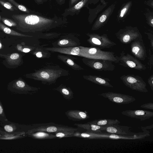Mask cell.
Masks as SVG:
<instances>
[{
	"instance_id": "1",
	"label": "cell",
	"mask_w": 153,
	"mask_h": 153,
	"mask_svg": "<svg viewBox=\"0 0 153 153\" xmlns=\"http://www.w3.org/2000/svg\"><path fill=\"white\" fill-rule=\"evenodd\" d=\"M12 17L19 27L34 32L49 30L68 22L65 17L55 15L54 17L50 18L43 16L39 13L14 14Z\"/></svg>"
},
{
	"instance_id": "2",
	"label": "cell",
	"mask_w": 153,
	"mask_h": 153,
	"mask_svg": "<svg viewBox=\"0 0 153 153\" xmlns=\"http://www.w3.org/2000/svg\"><path fill=\"white\" fill-rule=\"evenodd\" d=\"M80 56L86 58L109 60L116 63L119 62V56L112 52L103 51L96 48L79 47Z\"/></svg>"
},
{
	"instance_id": "3",
	"label": "cell",
	"mask_w": 153,
	"mask_h": 153,
	"mask_svg": "<svg viewBox=\"0 0 153 153\" xmlns=\"http://www.w3.org/2000/svg\"><path fill=\"white\" fill-rule=\"evenodd\" d=\"M120 79L126 86L132 90L142 92H148L146 83L139 76L134 74L124 75L120 76Z\"/></svg>"
},
{
	"instance_id": "4",
	"label": "cell",
	"mask_w": 153,
	"mask_h": 153,
	"mask_svg": "<svg viewBox=\"0 0 153 153\" xmlns=\"http://www.w3.org/2000/svg\"><path fill=\"white\" fill-rule=\"evenodd\" d=\"M118 63L125 67L130 68L139 71H145L146 66L135 57L123 51L119 56Z\"/></svg>"
},
{
	"instance_id": "5",
	"label": "cell",
	"mask_w": 153,
	"mask_h": 153,
	"mask_svg": "<svg viewBox=\"0 0 153 153\" xmlns=\"http://www.w3.org/2000/svg\"><path fill=\"white\" fill-rule=\"evenodd\" d=\"M98 95L108 99L113 103L119 104H129L136 100L135 98L132 96L112 92L102 93Z\"/></svg>"
},
{
	"instance_id": "6",
	"label": "cell",
	"mask_w": 153,
	"mask_h": 153,
	"mask_svg": "<svg viewBox=\"0 0 153 153\" xmlns=\"http://www.w3.org/2000/svg\"><path fill=\"white\" fill-rule=\"evenodd\" d=\"M85 64L91 68L97 71H113L115 66L113 62L109 60L87 58Z\"/></svg>"
},
{
	"instance_id": "7",
	"label": "cell",
	"mask_w": 153,
	"mask_h": 153,
	"mask_svg": "<svg viewBox=\"0 0 153 153\" xmlns=\"http://www.w3.org/2000/svg\"><path fill=\"white\" fill-rule=\"evenodd\" d=\"M89 41L93 46L102 49L109 48L116 45V43L112 41L107 36L92 34L89 35Z\"/></svg>"
},
{
	"instance_id": "8",
	"label": "cell",
	"mask_w": 153,
	"mask_h": 153,
	"mask_svg": "<svg viewBox=\"0 0 153 153\" xmlns=\"http://www.w3.org/2000/svg\"><path fill=\"white\" fill-rule=\"evenodd\" d=\"M41 126L35 129L34 131H44L52 133L59 131L76 132L78 131V128L65 126L61 125L50 123Z\"/></svg>"
},
{
	"instance_id": "9",
	"label": "cell",
	"mask_w": 153,
	"mask_h": 153,
	"mask_svg": "<svg viewBox=\"0 0 153 153\" xmlns=\"http://www.w3.org/2000/svg\"><path fill=\"white\" fill-rule=\"evenodd\" d=\"M130 48L131 53L136 58L142 61L145 59L147 52L143 39L131 42Z\"/></svg>"
},
{
	"instance_id": "10",
	"label": "cell",
	"mask_w": 153,
	"mask_h": 153,
	"mask_svg": "<svg viewBox=\"0 0 153 153\" xmlns=\"http://www.w3.org/2000/svg\"><path fill=\"white\" fill-rule=\"evenodd\" d=\"M121 114L128 117L137 119L143 121L153 117V112L149 111L141 110H126L121 112Z\"/></svg>"
},
{
	"instance_id": "11",
	"label": "cell",
	"mask_w": 153,
	"mask_h": 153,
	"mask_svg": "<svg viewBox=\"0 0 153 153\" xmlns=\"http://www.w3.org/2000/svg\"><path fill=\"white\" fill-rule=\"evenodd\" d=\"M101 131L109 133L118 135H126L130 133L128 126H121L118 124L107 127H102Z\"/></svg>"
},
{
	"instance_id": "12",
	"label": "cell",
	"mask_w": 153,
	"mask_h": 153,
	"mask_svg": "<svg viewBox=\"0 0 153 153\" xmlns=\"http://www.w3.org/2000/svg\"><path fill=\"white\" fill-rule=\"evenodd\" d=\"M117 37L121 43L125 44L142 39L141 35L136 32H124L117 35Z\"/></svg>"
},
{
	"instance_id": "13",
	"label": "cell",
	"mask_w": 153,
	"mask_h": 153,
	"mask_svg": "<svg viewBox=\"0 0 153 153\" xmlns=\"http://www.w3.org/2000/svg\"><path fill=\"white\" fill-rule=\"evenodd\" d=\"M89 81L105 87L113 88V86L109 82L111 80L109 78L97 75H88L84 76Z\"/></svg>"
},
{
	"instance_id": "14",
	"label": "cell",
	"mask_w": 153,
	"mask_h": 153,
	"mask_svg": "<svg viewBox=\"0 0 153 153\" xmlns=\"http://www.w3.org/2000/svg\"><path fill=\"white\" fill-rule=\"evenodd\" d=\"M68 118L74 121H80L87 119L89 116L87 112L77 110H70L65 113Z\"/></svg>"
},
{
	"instance_id": "15",
	"label": "cell",
	"mask_w": 153,
	"mask_h": 153,
	"mask_svg": "<svg viewBox=\"0 0 153 153\" xmlns=\"http://www.w3.org/2000/svg\"><path fill=\"white\" fill-rule=\"evenodd\" d=\"M46 50L54 52H57L64 54L80 56V49L78 47L67 48H49Z\"/></svg>"
},
{
	"instance_id": "16",
	"label": "cell",
	"mask_w": 153,
	"mask_h": 153,
	"mask_svg": "<svg viewBox=\"0 0 153 153\" xmlns=\"http://www.w3.org/2000/svg\"><path fill=\"white\" fill-rule=\"evenodd\" d=\"M88 123L105 127L119 124L120 122L117 119H100L95 120Z\"/></svg>"
},
{
	"instance_id": "17",
	"label": "cell",
	"mask_w": 153,
	"mask_h": 153,
	"mask_svg": "<svg viewBox=\"0 0 153 153\" xmlns=\"http://www.w3.org/2000/svg\"><path fill=\"white\" fill-rule=\"evenodd\" d=\"M74 125L87 130L86 131L88 132L96 133H102L101 130L102 127L98 125L88 123L83 124L76 123Z\"/></svg>"
},
{
	"instance_id": "18",
	"label": "cell",
	"mask_w": 153,
	"mask_h": 153,
	"mask_svg": "<svg viewBox=\"0 0 153 153\" xmlns=\"http://www.w3.org/2000/svg\"><path fill=\"white\" fill-rule=\"evenodd\" d=\"M34 138L38 139H53L56 138L54 134L44 131H37L32 134Z\"/></svg>"
},
{
	"instance_id": "19",
	"label": "cell",
	"mask_w": 153,
	"mask_h": 153,
	"mask_svg": "<svg viewBox=\"0 0 153 153\" xmlns=\"http://www.w3.org/2000/svg\"><path fill=\"white\" fill-rule=\"evenodd\" d=\"M57 90L61 93L64 98L67 100H70L74 97L73 93L67 88H63Z\"/></svg>"
},
{
	"instance_id": "20",
	"label": "cell",
	"mask_w": 153,
	"mask_h": 153,
	"mask_svg": "<svg viewBox=\"0 0 153 153\" xmlns=\"http://www.w3.org/2000/svg\"><path fill=\"white\" fill-rule=\"evenodd\" d=\"M74 132L71 131H59L55 133L54 134L56 138H62L73 137Z\"/></svg>"
},
{
	"instance_id": "21",
	"label": "cell",
	"mask_w": 153,
	"mask_h": 153,
	"mask_svg": "<svg viewBox=\"0 0 153 153\" xmlns=\"http://www.w3.org/2000/svg\"><path fill=\"white\" fill-rule=\"evenodd\" d=\"M19 10L27 13H31L30 11L25 6L19 4L15 1L14 0H8Z\"/></svg>"
},
{
	"instance_id": "22",
	"label": "cell",
	"mask_w": 153,
	"mask_h": 153,
	"mask_svg": "<svg viewBox=\"0 0 153 153\" xmlns=\"http://www.w3.org/2000/svg\"><path fill=\"white\" fill-rule=\"evenodd\" d=\"M1 20L6 25L10 27L17 26L16 23L10 19L3 17L1 18Z\"/></svg>"
},
{
	"instance_id": "23",
	"label": "cell",
	"mask_w": 153,
	"mask_h": 153,
	"mask_svg": "<svg viewBox=\"0 0 153 153\" xmlns=\"http://www.w3.org/2000/svg\"><path fill=\"white\" fill-rule=\"evenodd\" d=\"M51 74L46 71H43L40 72L38 74V76L44 79H47L50 77Z\"/></svg>"
},
{
	"instance_id": "24",
	"label": "cell",
	"mask_w": 153,
	"mask_h": 153,
	"mask_svg": "<svg viewBox=\"0 0 153 153\" xmlns=\"http://www.w3.org/2000/svg\"><path fill=\"white\" fill-rule=\"evenodd\" d=\"M0 4L5 8L11 11H13L16 9L14 8L11 4L8 2H4L0 0Z\"/></svg>"
},
{
	"instance_id": "25",
	"label": "cell",
	"mask_w": 153,
	"mask_h": 153,
	"mask_svg": "<svg viewBox=\"0 0 153 153\" xmlns=\"http://www.w3.org/2000/svg\"><path fill=\"white\" fill-rule=\"evenodd\" d=\"M141 108L146 109L153 110V103L152 102L147 103L141 105Z\"/></svg>"
},
{
	"instance_id": "26",
	"label": "cell",
	"mask_w": 153,
	"mask_h": 153,
	"mask_svg": "<svg viewBox=\"0 0 153 153\" xmlns=\"http://www.w3.org/2000/svg\"><path fill=\"white\" fill-rule=\"evenodd\" d=\"M149 66L150 70H151L153 66V54L149 52Z\"/></svg>"
},
{
	"instance_id": "27",
	"label": "cell",
	"mask_w": 153,
	"mask_h": 153,
	"mask_svg": "<svg viewBox=\"0 0 153 153\" xmlns=\"http://www.w3.org/2000/svg\"><path fill=\"white\" fill-rule=\"evenodd\" d=\"M65 62L69 65L72 66L74 68H78V66H77V65H76V64H75L74 62L71 59H70L68 58L67 59Z\"/></svg>"
},
{
	"instance_id": "28",
	"label": "cell",
	"mask_w": 153,
	"mask_h": 153,
	"mask_svg": "<svg viewBox=\"0 0 153 153\" xmlns=\"http://www.w3.org/2000/svg\"><path fill=\"white\" fill-rule=\"evenodd\" d=\"M148 82L149 85L151 89L153 91V75H152L148 79Z\"/></svg>"
},
{
	"instance_id": "29",
	"label": "cell",
	"mask_w": 153,
	"mask_h": 153,
	"mask_svg": "<svg viewBox=\"0 0 153 153\" xmlns=\"http://www.w3.org/2000/svg\"><path fill=\"white\" fill-rule=\"evenodd\" d=\"M81 0H69L68 8L72 7Z\"/></svg>"
},
{
	"instance_id": "30",
	"label": "cell",
	"mask_w": 153,
	"mask_h": 153,
	"mask_svg": "<svg viewBox=\"0 0 153 153\" xmlns=\"http://www.w3.org/2000/svg\"><path fill=\"white\" fill-rule=\"evenodd\" d=\"M5 130L8 132H11L13 131V129L12 127L9 126L7 125L4 126Z\"/></svg>"
},
{
	"instance_id": "31",
	"label": "cell",
	"mask_w": 153,
	"mask_h": 153,
	"mask_svg": "<svg viewBox=\"0 0 153 153\" xmlns=\"http://www.w3.org/2000/svg\"><path fill=\"white\" fill-rule=\"evenodd\" d=\"M16 85L19 87L23 88L25 87V83L21 81H18L16 82Z\"/></svg>"
},
{
	"instance_id": "32",
	"label": "cell",
	"mask_w": 153,
	"mask_h": 153,
	"mask_svg": "<svg viewBox=\"0 0 153 153\" xmlns=\"http://www.w3.org/2000/svg\"><path fill=\"white\" fill-rule=\"evenodd\" d=\"M19 57V55L17 53H14L12 54L10 56V58L12 59H18Z\"/></svg>"
},
{
	"instance_id": "33",
	"label": "cell",
	"mask_w": 153,
	"mask_h": 153,
	"mask_svg": "<svg viewBox=\"0 0 153 153\" xmlns=\"http://www.w3.org/2000/svg\"><path fill=\"white\" fill-rule=\"evenodd\" d=\"M36 3L38 4H41L46 1L47 0H34Z\"/></svg>"
},
{
	"instance_id": "34",
	"label": "cell",
	"mask_w": 153,
	"mask_h": 153,
	"mask_svg": "<svg viewBox=\"0 0 153 153\" xmlns=\"http://www.w3.org/2000/svg\"><path fill=\"white\" fill-rule=\"evenodd\" d=\"M106 16L105 15H103L101 16L100 17L99 20L100 22H103L106 20Z\"/></svg>"
},
{
	"instance_id": "35",
	"label": "cell",
	"mask_w": 153,
	"mask_h": 153,
	"mask_svg": "<svg viewBox=\"0 0 153 153\" xmlns=\"http://www.w3.org/2000/svg\"><path fill=\"white\" fill-rule=\"evenodd\" d=\"M68 41L67 39H62L59 42V43L61 45H65L67 44L68 43Z\"/></svg>"
},
{
	"instance_id": "36",
	"label": "cell",
	"mask_w": 153,
	"mask_h": 153,
	"mask_svg": "<svg viewBox=\"0 0 153 153\" xmlns=\"http://www.w3.org/2000/svg\"><path fill=\"white\" fill-rule=\"evenodd\" d=\"M127 10L126 8H125L123 9L121 11L120 16L121 17H123Z\"/></svg>"
},
{
	"instance_id": "37",
	"label": "cell",
	"mask_w": 153,
	"mask_h": 153,
	"mask_svg": "<svg viewBox=\"0 0 153 153\" xmlns=\"http://www.w3.org/2000/svg\"><path fill=\"white\" fill-rule=\"evenodd\" d=\"M56 1L58 4L62 5L65 3V0H56Z\"/></svg>"
},
{
	"instance_id": "38",
	"label": "cell",
	"mask_w": 153,
	"mask_h": 153,
	"mask_svg": "<svg viewBox=\"0 0 153 153\" xmlns=\"http://www.w3.org/2000/svg\"><path fill=\"white\" fill-rule=\"evenodd\" d=\"M36 56L37 57L40 58L42 56V54L41 52H38L36 54Z\"/></svg>"
},
{
	"instance_id": "39",
	"label": "cell",
	"mask_w": 153,
	"mask_h": 153,
	"mask_svg": "<svg viewBox=\"0 0 153 153\" xmlns=\"http://www.w3.org/2000/svg\"><path fill=\"white\" fill-rule=\"evenodd\" d=\"M30 51V50L29 49L27 48H24L23 50V52H25V53H27V52H29Z\"/></svg>"
},
{
	"instance_id": "40",
	"label": "cell",
	"mask_w": 153,
	"mask_h": 153,
	"mask_svg": "<svg viewBox=\"0 0 153 153\" xmlns=\"http://www.w3.org/2000/svg\"><path fill=\"white\" fill-rule=\"evenodd\" d=\"M3 112V109L1 106L0 105V114L2 113Z\"/></svg>"
},
{
	"instance_id": "41",
	"label": "cell",
	"mask_w": 153,
	"mask_h": 153,
	"mask_svg": "<svg viewBox=\"0 0 153 153\" xmlns=\"http://www.w3.org/2000/svg\"><path fill=\"white\" fill-rule=\"evenodd\" d=\"M151 22L152 23V25H153V19H152L151 20Z\"/></svg>"
},
{
	"instance_id": "42",
	"label": "cell",
	"mask_w": 153,
	"mask_h": 153,
	"mask_svg": "<svg viewBox=\"0 0 153 153\" xmlns=\"http://www.w3.org/2000/svg\"><path fill=\"white\" fill-rule=\"evenodd\" d=\"M1 47V44L0 43V48Z\"/></svg>"
}]
</instances>
